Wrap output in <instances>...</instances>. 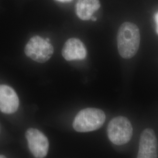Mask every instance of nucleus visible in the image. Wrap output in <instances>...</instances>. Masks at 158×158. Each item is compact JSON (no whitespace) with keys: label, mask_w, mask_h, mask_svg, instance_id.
I'll list each match as a JSON object with an SVG mask.
<instances>
[{"label":"nucleus","mask_w":158,"mask_h":158,"mask_svg":"<svg viewBox=\"0 0 158 158\" xmlns=\"http://www.w3.org/2000/svg\"><path fill=\"white\" fill-rule=\"evenodd\" d=\"M25 137L28 142L29 149L34 157L45 158L49 148L48 139L45 134L40 130L30 128L26 131Z\"/></svg>","instance_id":"5"},{"label":"nucleus","mask_w":158,"mask_h":158,"mask_svg":"<svg viewBox=\"0 0 158 158\" xmlns=\"http://www.w3.org/2000/svg\"><path fill=\"white\" fill-rule=\"evenodd\" d=\"M19 104L15 91L9 85H0V111L6 114H13L17 111Z\"/></svg>","instance_id":"7"},{"label":"nucleus","mask_w":158,"mask_h":158,"mask_svg":"<svg viewBox=\"0 0 158 158\" xmlns=\"http://www.w3.org/2000/svg\"><path fill=\"white\" fill-rule=\"evenodd\" d=\"M62 54L67 61L83 60L87 56V50L84 44L79 39L70 38L63 46Z\"/></svg>","instance_id":"8"},{"label":"nucleus","mask_w":158,"mask_h":158,"mask_svg":"<svg viewBox=\"0 0 158 158\" xmlns=\"http://www.w3.org/2000/svg\"><path fill=\"white\" fill-rule=\"evenodd\" d=\"M91 19L92 21H96V20H97V18H96V17L92 16V17L91 18Z\"/></svg>","instance_id":"12"},{"label":"nucleus","mask_w":158,"mask_h":158,"mask_svg":"<svg viewBox=\"0 0 158 158\" xmlns=\"http://www.w3.org/2000/svg\"><path fill=\"white\" fill-rule=\"evenodd\" d=\"M99 0H77L75 11L77 16L83 21L91 19L94 12L100 8Z\"/></svg>","instance_id":"9"},{"label":"nucleus","mask_w":158,"mask_h":158,"mask_svg":"<svg viewBox=\"0 0 158 158\" xmlns=\"http://www.w3.org/2000/svg\"><path fill=\"white\" fill-rule=\"evenodd\" d=\"M155 20L156 24V32L158 34V12L156 14V15L155 16Z\"/></svg>","instance_id":"10"},{"label":"nucleus","mask_w":158,"mask_h":158,"mask_svg":"<svg viewBox=\"0 0 158 158\" xmlns=\"http://www.w3.org/2000/svg\"><path fill=\"white\" fill-rule=\"evenodd\" d=\"M56 1L62 2H70L72 0H56Z\"/></svg>","instance_id":"11"},{"label":"nucleus","mask_w":158,"mask_h":158,"mask_svg":"<svg viewBox=\"0 0 158 158\" xmlns=\"http://www.w3.org/2000/svg\"><path fill=\"white\" fill-rule=\"evenodd\" d=\"M106 118V114L102 110L87 108L77 113L74 119L73 127L79 132L94 131L102 127Z\"/></svg>","instance_id":"2"},{"label":"nucleus","mask_w":158,"mask_h":158,"mask_svg":"<svg viewBox=\"0 0 158 158\" xmlns=\"http://www.w3.org/2000/svg\"><path fill=\"white\" fill-rule=\"evenodd\" d=\"M53 52V47L51 43L38 35L31 38L25 48V55L38 63H45L49 60Z\"/></svg>","instance_id":"4"},{"label":"nucleus","mask_w":158,"mask_h":158,"mask_svg":"<svg viewBox=\"0 0 158 158\" xmlns=\"http://www.w3.org/2000/svg\"><path fill=\"white\" fill-rule=\"evenodd\" d=\"M133 134L132 126L129 119L123 116L112 119L107 127L108 137L117 145H123L131 139Z\"/></svg>","instance_id":"3"},{"label":"nucleus","mask_w":158,"mask_h":158,"mask_svg":"<svg viewBox=\"0 0 158 158\" xmlns=\"http://www.w3.org/2000/svg\"><path fill=\"white\" fill-rule=\"evenodd\" d=\"M48 42H50V41H51V40H49V38H46V39H45Z\"/></svg>","instance_id":"14"},{"label":"nucleus","mask_w":158,"mask_h":158,"mask_svg":"<svg viewBox=\"0 0 158 158\" xmlns=\"http://www.w3.org/2000/svg\"><path fill=\"white\" fill-rule=\"evenodd\" d=\"M6 158V156H4V155H0V158Z\"/></svg>","instance_id":"13"},{"label":"nucleus","mask_w":158,"mask_h":158,"mask_svg":"<svg viewBox=\"0 0 158 158\" xmlns=\"http://www.w3.org/2000/svg\"><path fill=\"white\" fill-rule=\"evenodd\" d=\"M140 32L139 28L133 23H123L117 34V45L120 56L124 59L134 56L139 49Z\"/></svg>","instance_id":"1"},{"label":"nucleus","mask_w":158,"mask_h":158,"mask_svg":"<svg viewBox=\"0 0 158 158\" xmlns=\"http://www.w3.org/2000/svg\"><path fill=\"white\" fill-rule=\"evenodd\" d=\"M138 158L158 157V139L153 130L146 128L142 132L139 139Z\"/></svg>","instance_id":"6"}]
</instances>
